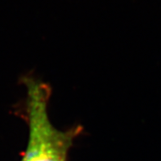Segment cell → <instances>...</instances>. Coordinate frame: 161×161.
I'll use <instances>...</instances> for the list:
<instances>
[{
  "label": "cell",
  "mask_w": 161,
  "mask_h": 161,
  "mask_svg": "<svg viewBox=\"0 0 161 161\" xmlns=\"http://www.w3.org/2000/svg\"><path fill=\"white\" fill-rule=\"evenodd\" d=\"M29 142L22 161H66L77 131L62 132L47 115L48 90L44 84L28 80Z\"/></svg>",
  "instance_id": "1"
}]
</instances>
